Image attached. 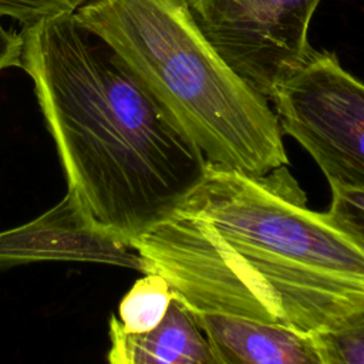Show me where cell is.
Listing matches in <instances>:
<instances>
[{
	"label": "cell",
	"mask_w": 364,
	"mask_h": 364,
	"mask_svg": "<svg viewBox=\"0 0 364 364\" xmlns=\"http://www.w3.org/2000/svg\"><path fill=\"white\" fill-rule=\"evenodd\" d=\"M87 1L90 0H0V17L11 18L21 27H27L75 13Z\"/></svg>",
	"instance_id": "8fae6325"
},
{
	"label": "cell",
	"mask_w": 364,
	"mask_h": 364,
	"mask_svg": "<svg viewBox=\"0 0 364 364\" xmlns=\"http://www.w3.org/2000/svg\"><path fill=\"white\" fill-rule=\"evenodd\" d=\"M321 0H202L192 16L222 58L272 100L313 47L309 26Z\"/></svg>",
	"instance_id": "5b68a950"
},
{
	"label": "cell",
	"mask_w": 364,
	"mask_h": 364,
	"mask_svg": "<svg viewBox=\"0 0 364 364\" xmlns=\"http://www.w3.org/2000/svg\"><path fill=\"white\" fill-rule=\"evenodd\" d=\"M192 313L218 364H326L313 334L239 316Z\"/></svg>",
	"instance_id": "8992f818"
},
{
	"label": "cell",
	"mask_w": 364,
	"mask_h": 364,
	"mask_svg": "<svg viewBox=\"0 0 364 364\" xmlns=\"http://www.w3.org/2000/svg\"><path fill=\"white\" fill-rule=\"evenodd\" d=\"M21 31L7 27L0 17V73L9 68H21Z\"/></svg>",
	"instance_id": "7c38bea8"
},
{
	"label": "cell",
	"mask_w": 364,
	"mask_h": 364,
	"mask_svg": "<svg viewBox=\"0 0 364 364\" xmlns=\"http://www.w3.org/2000/svg\"><path fill=\"white\" fill-rule=\"evenodd\" d=\"M331 188L327 219L364 250V191Z\"/></svg>",
	"instance_id": "30bf717a"
},
{
	"label": "cell",
	"mask_w": 364,
	"mask_h": 364,
	"mask_svg": "<svg viewBox=\"0 0 364 364\" xmlns=\"http://www.w3.org/2000/svg\"><path fill=\"white\" fill-rule=\"evenodd\" d=\"M30 77L68 181L100 233L129 246L202 178L208 161L144 84L74 13L21 28Z\"/></svg>",
	"instance_id": "7a4b0ae2"
},
{
	"label": "cell",
	"mask_w": 364,
	"mask_h": 364,
	"mask_svg": "<svg viewBox=\"0 0 364 364\" xmlns=\"http://www.w3.org/2000/svg\"><path fill=\"white\" fill-rule=\"evenodd\" d=\"M283 134L306 149L330 186L364 191V82L313 48L272 100Z\"/></svg>",
	"instance_id": "277c9868"
},
{
	"label": "cell",
	"mask_w": 364,
	"mask_h": 364,
	"mask_svg": "<svg viewBox=\"0 0 364 364\" xmlns=\"http://www.w3.org/2000/svg\"><path fill=\"white\" fill-rule=\"evenodd\" d=\"M108 364H218L195 316L175 294L162 321L145 333H128L109 320Z\"/></svg>",
	"instance_id": "52a82bcc"
},
{
	"label": "cell",
	"mask_w": 364,
	"mask_h": 364,
	"mask_svg": "<svg viewBox=\"0 0 364 364\" xmlns=\"http://www.w3.org/2000/svg\"><path fill=\"white\" fill-rule=\"evenodd\" d=\"M313 336L326 364H364V311Z\"/></svg>",
	"instance_id": "9c48e42d"
},
{
	"label": "cell",
	"mask_w": 364,
	"mask_h": 364,
	"mask_svg": "<svg viewBox=\"0 0 364 364\" xmlns=\"http://www.w3.org/2000/svg\"><path fill=\"white\" fill-rule=\"evenodd\" d=\"M74 16L121 58L209 164L255 176L287 166L267 98L222 58L182 0H90Z\"/></svg>",
	"instance_id": "3957f363"
},
{
	"label": "cell",
	"mask_w": 364,
	"mask_h": 364,
	"mask_svg": "<svg viewBox=\"0 0 364 364\" xmlns=\"http://www.w3.org/2000/svg\"><path fill=\"white\" fill-rule=\"evenodd\" d=\"M182 1H183V3H185L188 7H189V9H192L193 6H196L198 3H200L202 0H182Z\"/></svg>",
	"instance_id": "4fadbf2b"
},
{
	"label": "cell",
	"mask_w": 364,
	"mask_h": 364,
	"mask_svg": "<svg viewBox=\"0 0 364 364\" xmlns=\"http://www.w3.org/2000/svg\"><path fill=\"white\" fill-rule=\"evenodd\" d=\"M129 246L192 311L304 334L364 311V250L311 210L287 166L255 176L206 164L196 185Z\"/></svg>",
	"instance_id": "6da1fadb"
},
{
	"label": "cell",
	"mask_w": 364,
	"mask_h": 364,
	"mask_svg": "<svg viewBox=\"0 0 364 364\" xmlns=\"http://www.w3.org/2000/svg\"><path fill=\"white\" fill-rule=\"evenodd\" d=\"M173 299L168 282L155 273H146L124 296L119 304V323L128 333H145L165 317Z\"/></svg>",
	"instance_id": "ba28073f"
}]
</instances>
